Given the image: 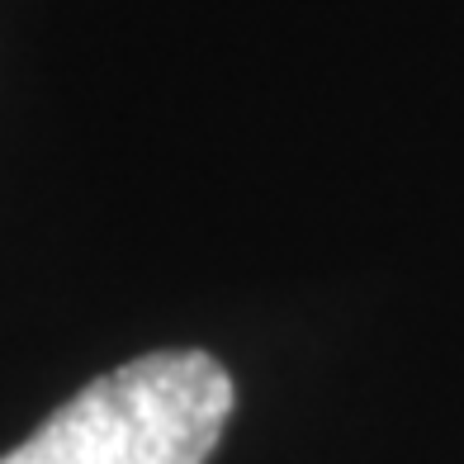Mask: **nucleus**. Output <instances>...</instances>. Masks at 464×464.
Wrapping results in <instances>:
<instances>
[{
	"mask_svg": "<svg viewBox=\"0 0 464 464\" xmlns=\"http://www.w3.org/2000/svg\"><path fill=\"white\" fill-rule=\"evenodd\" d=\"M237 389L204 351H152L100 374L0 464H204Z\"/></svg>",
	"mask_w": 464,
	"mask_h": 464,
	"instance_id": "f257e3e1",
	"label": "nucleus"
}]
</instances>
